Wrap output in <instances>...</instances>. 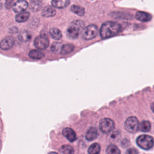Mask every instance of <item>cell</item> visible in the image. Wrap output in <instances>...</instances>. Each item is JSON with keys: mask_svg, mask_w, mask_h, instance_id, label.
Wrapping results in <instances>:
<instances>
[{"mask_svg": "<svg viewBox=\"0 0 154 154\" xmlns=\"http://www.w3.org/2000/svg\"><path fill=\"white\" fill-rule=\"evenodd\" d=\"M150 123L147 120H144L139 125V129L143 132H148L150 129Z\"/></svg>", "mask_w": 154, "mask_h": 154, "instance_id": "cell-23", "label": "cell"}, {"mask_svg": "<svg viewBox=\"0 0 154 154\" xmlns=\"http://www.w3.org/2000/svg\"><path fill=\"white\" fill-rule=\"evenodd\" d=\"M70 10L78 16H83L85 14V9L81 6L78 5H73L70 7Z\"/></svg>", "mask_w": 154, "mask_h": 154, "instance_id": "cell-17", "label": "cell"}, {"mask_svg": "<svg viewBox=\"0 0 154 154\" xmlns=\"http://www.w3.org/2000/svg\"><path fill=\"white\" fill-rule=\"evenodd\" d=\"M29 16V13L27 11H23L17 14L16 17V20L17 22H23L26 21Z\"/></svg>", "mask_w": 154, "mask_h": 154, "instance_id": "cell-18", "label": "cell"}, {"mask_svg": "<svg viewBox=\"0 0 154 154\" xmlns=\"http://www.w3.org/2000/svg\"><path fill=\"white\" fill-rule=\"evenodd\" d=\"M135 17L137 20L141 22H147L152 19V16L149 13L141 11H137Z\"/></svg>", "mask_w": 154, "mask_h": 154, "instance_id": "cell-11", "label": "cell"}, {"mask_svg": "<svg viewBox=\"0 0 154 154\" xmlns=\"http://www.w3.org/2000/svg\"><path fill=\"white\" fill-rule=\"evenodd\" d=\"M114 122L110 119L105 118L100 122L99 128L101 131L105 134L111 132L114 128Z\"/></svg>", "mask_w": 154, "mask_h": 154, "instance_id": "cell-7", "label": "cell"}, {"mask_svg": "<svg viewBox=\"0 0 154 154\" xmlns=\"http://www.w3.org/2000/svg\"><path fill=\"white\" fill-rule=\"evenodd\" d=\"M84 28V23L82 20H76L71 22L67 30V35L69 38H76L82 32Z\"/></svg>", "mask_w": 154, "mask_h": 154, "instance_id": "cell-2", "label": "cell"}, {"mask_svg": "<svg viewBox=\"0 0 154 154\" xmlns=\"http://www.w3.org/2000/svg\"><path fill=\"white\" fill-rule=\"evenodd\" d=\"M70 3L69 1L67 0H63V1H52V5L58 8H64L69 5Z\"/></svg>", "mask_w": 154, "mask_h": 154, "instance_id": "cell-19", "label": "cell"}, {"mask_svg": "<svg viewBox=\"0 0 154 154\" xmlns=\"http://www.w3.org/2000/svg\"><path fill=\"white\" fill-rule=\"evenodd\" d=\"M14 1L13 0H7L5 2V5L7 8H10L11 7L12 5H13Z\"/></svg>", "mask_w": 154, "mask_h": 154, "instance_id": "cell-28", "label": "cell"}, {"mask_svg": "<svg viewBox=\"0 0 154 154\" xmlns=\"http://www.w3.org/2000/svg\"><path fill=\"white\" fill-rule=\"evenodd\" d=\"M48 154H58L57 152H51L50 153H49Z\"/></svg>", "mask_w": 154, "mask_h": 154, "instance_id": "cell-31", "label": "cell"}, {"mask_svg": "<svg viewBox=\"0 0 154 154\" xmlns=\"http://www.w3.org/2000/svg\"><path fill=\"white\" fill-rule=\"evenodd\" d=\"M14 43V38L11 36H7L0 42V48L2 50L10 49L13 46Z\"/></svg>", "mask_w": 154, "mask_h": 154, "instance_id": "cell-8", "label": "cell"}, {"mask_svg": "<svg viewBox=\"0 0 154 154\" xmlns=\"http://www.w3.org/2000/svg\"><path fill=\"white\" fill-rule=\"evenodd\" d=\"M122 31V26L118 22L108 21L102 24L100 29L102 38H107L114 36Z\"/></svg>", "mask_w": 154, "mask_h": 154, "instance_id": "cell-1", "label": "cell"}, {"mask_svg": "<svg viewBox=\"0 0 154 154\" xmlns=\"http://www.w3.org/2000/svg\"><path fill=\"white\" fill-rule=\"evenodd\" d=\"M151 109L153 111V112H154V102H153L152 104L151 105Z\"/></svg>", "mask_w": 154, "mask_h": 154, "instance_id": "cell-30", "label": "cell"}, {"mask_svg": "<svg viewBox=\"0 0 154 154\" xmlns=\"http://www.w3.org/2000/svg\"><path fill=\"white\" fill-rule=\"evenodd\" d=\"M19 40L22 42H26L31 40V34L27 31H21L18 36Z\"/></svg>", "mask_w": 154, "mask_h": 154, "instance_id": "cell-16", "label": "cell"}, {"mask_svg": "<svg viewBox=\"0 0 154 154\" xmlns=\"http://www.w3.org/2000/svg\"><path fill=\"white\" fill-rule=\"evenodd\" d=\"M29 7L32 11H38L42 7V2L40 1H31L29 4Z\"/></svg>", "mask_w": 154, "mask_h": 154, "instance_id": "cell-25", "label": "cell"}, {"mask_svg": "<svg viewBox=\"0 0 154 154\" xmlns=\"http://www.w3.org/2000/svg\"><path fill=\"white\" fill-rule=\"evenodd\" d=\"M28 6V2L25 0H19L15 2L13 5V11L16 13H22L25 10Z\"/></svg>", "mask_w": 154, "mask_h": 154, "instance_id": "cell-9", "label": "cell"}, {"mask_svg": "<svg viewBox=\"0 0 154 154\" xmlns=\"http://www.w3.org/2000/svg\"><path fill=\"white\" fill-rule=\"evenodd\" d=\"M139 122L135 117H128L125 122L126 130L130 133H135L139 129Z\"/></svg>", "mask_w": 154, "mask_h": 154, "instance_id": "cell-4", "label": "cell"}, {"mask_svg": "<svg viewBox=\"0 0 154 154\" xmlns=\"http://www.w3.org/2000/svg\"><path fill=\"white\" fill-rule=\"evenodd\" d=\"M51 37L55 40H60L62 37V34L59 29L57 28H52L49 30Z\"/></svg>", "mask_w": 154, "mask_h": 154, "instance_id": "cell-15", "label": "cell"}, {"mask_svg": "<svg viewBox=\"0 0 154 154\" xmlns=\"http://www.w3.org/2000/svg\"><path fill=\"white\" fill-rule=\"evenodd\" d=\"M28 56L32 59L38 60L43 58L45 54L42 51L39 49H33L29 51L28 53Z\"/></svg>", "mask_w": 154, "mask_h": 154, "instance_id": "cell-14", "label": "cell"}, {"mask_svg": "<svg viewBox=\"0 0 154 154\" xmlns=\"http://www.w3.org/2000/svg\"><path fill=\"white\" fill-rule=\"evenodd\" d=\"M120 135V132L119 131H114L112 133L111 135V137L113 139L116 138H117Z\"/></svg>", "mask_w": 154, "mask_h": 154, "instance_id": "cell-29", "label": "cell"}, {"mask_svg": "<svg viewBox=\"0 0 154 154\" xmlns=\"http://www.w3.org/2000/svg\"><path fill=\"white\" fill-rule=\"evenodd\" d=\"M75 48V46L72 45V44H66V45H63L60 54H67L72 51H73Z\"/></svg>", "mask_w": 154, "mask_h": 154, "instance_id": "cell-22", "label": "cell"}, {"mask_svg": "<svg viewBox=\"0 0 154 154\" xmlns=\"http://www.w3.org/2000/svg\"><path fill=\"white\" fill-rule=\"evenodd\" d=\"M34 45L39 49H45L49 46V39L46 34H41L35 37L34 41Z\"/></svg>", "mask_w": 154, "mask_h": 154, "instance_id": "cell-6", "label": "cell"}, {"mask_svg": "<svg viewBox=\"0 0 154 154\" xmlns=\"http://www.w3.org/2000/svg\"><path fill=\"white\" fill-rule=\"evenodd\" d=\"M137 144L140 148L144 150H149L153 146L154 140L150 135H141L137 138Z\"/></svg>", "mask_w": 154, "mask_h": 154, "instance_id": "cell-3", "label": "cell"}, {"mask_svg": "<svg viewBox=\"0 0 154 154\" xmlns=\"http://www.w3.org/2000/svg\"><path fill=\"white\" fill-rule=\"evenodd\" d=\"M98 136V131L97 128L91 127L87 132L85 138L88 141H92L96 139Z\"/></svg>", "mask_w": 154, "mask_h": 154, "instance_id": "cell-13", "label": "cell"}, {"mask_svg": "<svg viewBox=\"0 0 154 154\" xmlns=\"http://www.w3.org/2000/svg\"><path fill=\"white\" fill-rule=\"evenodd\" d=\"M100 150V146L98 143L92 144L88 148V152L89 154H99Z\"/></svg>", "mask_w": 154, "mask_h": 154, "instance_id": "cell-20", "label": "cell"}, {"mask_svg": "<svg viewBox=\"0 0 154 154\" xmlns=\"http://www.w3.org/2000/svg\"><path fill=\"white\" fill-rule=\"evenodd\" d=\"M62 46H63V44L61 43L54 42L51 45V51L54 53H60Z\"/></svg>", "mask_w": 154, "mask_h": 154, "instance_id": "cell-26", "label": "cell"}, {"mask_svg": "<svg viewBox=\"0 0 154 154\" xmlns=\"http://www.w3.org/2000/svg\"><path fill=\"white\" fill-rule=\"evenodd\" d=\"M98 33V28L94 25H90L84 28L82 37L85 40H91L94 38Z\"/></svg>", "mask_w": 154, "mask_h": 154, "instance_id": "cell-5", "label": "cell"}, {"mask_svg": "<svg viewBox=\"0 0 154 154\" xmlns=\"http://www.w3.org/2000/svg\"><path fill=\"white\" fill-rule=\"evenodd\" d=\"M126 154H138V152L135 148H130L126 150Z\"/></svg>", "mask_w": 154, "mask_h": 154, "instance_id": "cell-27", "label": "cell"}, {"mask_svg": "<svg viewBox=\"0 0 154 154\" xmlns=\"http://www.w3.org/2000/svg\"><path fill=\"white\" fill-rule=\"evenodd\" d=\"M107 154H120V151L118 147L114 144H111L106 148Z\"/></svg>", "mask_w": 154, "mask_h": 154, "instance_id": "cell-24", "label": "cell"}, {"mask_svg": "<svg viewBox=\"0 0 154 154\" xmlns=\"http://www.w3.org/2000/svg\"><path fill=\"white\" fill-rule=\"evenodd\" d=\"M60 152L61 154H73L74 150L69 145H63L60 149Z\"/></svg>", "mask_w": 154, "mask_h": 154, "instance_id": "cell-21", "label": "cell"}, {"mask_svg": "<svg viewBox=\"0 0 154 154\" xmlns=\"http://www.w3.org/2000/svg\"><path fill=\"white\" fill-rule=\"evenodd\" d=\"M63 135L70 142H73L76 139L75 132L70 128H66L62 131Z\"/></svg>", "mask_w": 154, "mask_h": 154, "instance_id": "cell-10", "label": "cell"}, {"mask_svg": "<svg viewBox=\"0 0 154 154\" xmlns=\"http://www.w3.org/2000/svg\"><path fill=\"white\" fill-rule=\"evenodd\" d=\"M55 14H56V11L54 9V8L49 5L45 7L42 11V15L45 17H53L55 15Z\"/></svg>", "mask_w": 154, "mask_h": 154, "instance_id": "cell-12", "label": "cell"}]
</instances>
